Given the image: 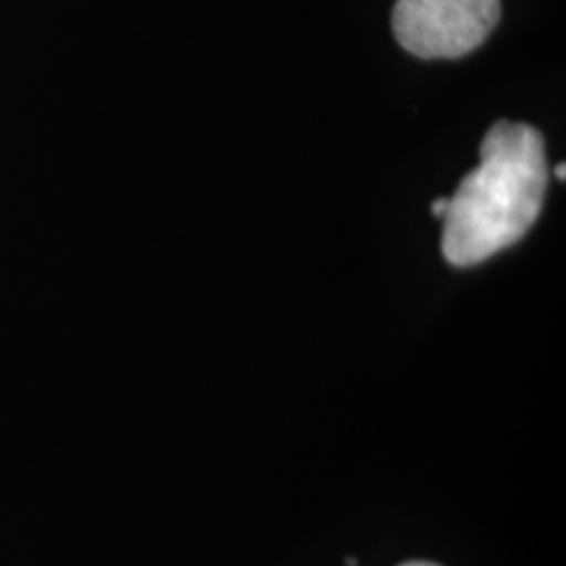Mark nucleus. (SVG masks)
Masks as SVG:
<instances>
[{
  "mask_svg": "<svg viewBox=\"0 0 566 566\" xmlns=\"http://www.w3.org/2000/svg\"><path fill=\"white\" fill-rule=\"evenodd\" d=\"M546 187L539 130L523 122H495L481 145V164L447 202V261L455 266L483 263L525 238L542 212Z\"/></svg>",
  "mask_w": 566,
  "mask_h": 566,
  "instance_id": "obj_1",
  "label": "nucleus"
},
{
  "mask_svg": "<svg viewBox=\"0 0 566 566\" xmlns=\"http://www.w3.org/2000/svg\"><path fill=\"white\" fill-rule=\"evenodd\" d=\"M556 175H558L560 181H565V164H560V166L556 168Z\"/></svg>",
  "mask_w": 566,
  "mask_h": 566,
  "instance_id": "obj_4",
  "label": "nucleus"
},
{
  "mask_svg": "<svg viewBox=\"0 0 566 566\" xmlns=\"http://www.w3.org/2000/svg\"><path fill=\"white\" fill-rule=\"evenodd\" d=\"M447 202H449V200H437V202L432 203V214L439 217V219H443L447 212Z\"/></svg>",
  "mask_w": 566,
  "mask_h": 566,
  "instance_id": "obj_3",
  "label": "nucleus"
},
{
  "mask_svg": "<svg viewBox=\"0 0 566 566\" xmlns=\"http://www.w3.org/2000/svg\"><path fill=\"white\" fill-rule=\"evenodd\" d=\"M502 0H397L392 30L399 44L422 60H458L495 30Z\"/></svg>",
  "mask_w": 566,
  "mask_h": 566,
  "instance_id": "obj_2",
  "label": "nucleus"
},
{
  "mask_svg": "<svg viewBox=\"0 0 566 566\" xmlns=\"http://www.w3.org/2000/svg\"><path fill=\"white\" fill-rule=\"evenodd\" d=\"M401 566H439L434 565V563H422V560H416V563H405Z\"/></svg>",
  "mask_w": 566,
  "mask_h": 566,
  "instance_id": "obj_5",
  "label": "nucleus"
}]
</instances>
